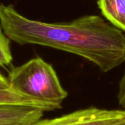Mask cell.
<instances>
[{"instance_id": "4", "label": "cell", "mask_w": 125, "mask_h": 125, "mask_svg": "<svg viewBox=\"0 0 125 125\" xmlns=\"http://www.w3.org/2000/svg\"><path fill=\"white\" fill-rule=\"evenodd\" d=\"M41 110L22 106H0V125H31L43 116Z\"/></svg>"}, {"instance_id": "5", "label": "cell", "mask_w": 125, "mask_h": 125, "mask_svg": "<svg viewBox=\"0 0 125 125\" xmlns=\"http://www.w3.org/2000/svg\"><path fill=\"white\" fill-rule=\"evenodd\" d=\"M0 106H22L39 109L45 111H53V108L39 100L32 99L9 89H0Z\"/></svg>"}, {"instance_id": "10", "label": "cell", "mask_w": 125, "mask_h": 125, "mask_svg": "<svg viewBox=\"0 0 125 125\" xmlns=\"http://www.w3.org/2000/svg\"><path fill=\"white\" fill-rule=\"evenodd\" d=\"M109 125H125V118L122 119V120H119V121H118V122H116L115 123H113V124Z\"/></svg>"}, {"instance_id": "3", "label": "cell", "mask_w": 125, "mask_h": 125, "mask_svg": "<svg viewBox=\"0 0 125 125\" xmlns=\"http://www.w3.org/2000/svg\"><path fill=\"white\" fill-rule=\"evenodd\" d=\"M125 118V110L89 107L63 116L40 119L31 125H109Z\"/></svg>"}, {"instance_id": "7", "label": "cell", "mask_w": 125, "mask_h": 125, "mask_svg": "<svg viewBox=\"0 0 125 125\" xmlns=\"http://www.w3.org/2000/svg\"><path fill=\"white\" fill-rule=\"evenodd\" d=\"M12 62V55L10 50V40L2 31L0 26V67H10Z\"/></svg>"}, {"instance_id": "1", "label": "cell", "mask_w": 125, "mask_h": 125, "mask_svg": "<svg viewBox=\"0 0 125 125\" xmlns=\"http://www.w3.org/2000/svg\"><path fill=\"white\" fill-rule=\"evenodd\" d=\"M0 25L7 37L20 45L35 44L80 56L103 73L125 61V34L99 15H89L69 23L29 19L11 4H0Z\"/></svg>"}, {"instance_id": "6", "label": "cell", "mask_w": 125, "mask_h": 125, "mask_svg": "<svg viewBox=\"0 0 125 125\" xmlns=\"http://www.w3.org/2000/svg\"><path fill=\"white\" fill-rule=\"evenodd\" d=\"M103 15L115 27L125 31V0H98Z\"/></svg>"}, {"instance_id": "8", "label": "cell", "mask_w": 125, "mask_h": 125, "mask_svg": "<svg viewBox=\"0 0 125 125\" xmlns=\"http://www.w3.org/2000/svg\"><path fill=\"white\" fill-rule=\"evenodd\" d=\"M124 63H125V61ZM117 99L119 105L122 108L123 110H125V70L119 84Z\"/></svg>"}, {"instance_id": "2", "label": "cell", "mask_w": 125, "mask_h": 125, "mask_svg": "<svg viewBox=\"0 0 125 125\" xmlns=\"http://www.w3.org/2000/svg\"><path fill=\"white\" fill-rule=\"evenodd\" d=\"M7 78L11 89L46 103L53 111L62 108L68 95L52 65L40 57L12 67Z\"/></svg>"}, {"instance_id": "9", "label": "cell", "mask_w": 125, "mask_h": 125, "mask_svg": "<svg viewBox=\"0 0 125 125\" xmlns=\"http://www.w3.org/2000/svg\"><path fill=\"white\" fill-rule=\"evenodd\" d=\"M9 88L10 86H9L7 78L0 73V89H9Z\"/></svg>"}]
</instances>
